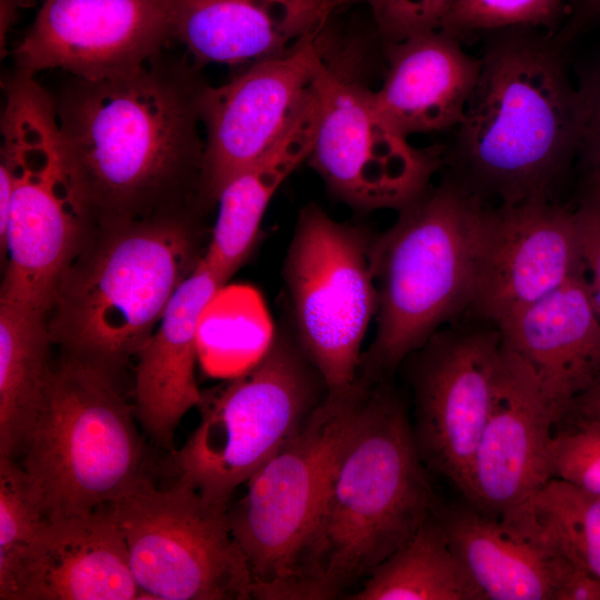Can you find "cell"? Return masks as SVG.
<instances>
[{"label": "cell", "mask_w": 600, "mask_h": 600, "mask_svg": "<svg viewBox=\"0 0 600 600\" xmlns=\"http://www.w3.org/2000/svg\"><path fill=\"white\" fill-rule=\"evenodd\" d=\"M200 67L164 51L113 78L52 94L80 198L96 227L201 209Z\"/></svg>", "instance_id": "6da1fadb"}, {"label": "cell", "mask_w": 600, "mask_h": 600, "mask_svg": "<svg viewBox=\"0 0 600 600\" xmlns=\"http://www.w3.org/2000/svg\"><path fill=\"white\" fill-rule=\"evenodd\" d=\"M359 380L293 599H332L368 578L439 502L390 379Z\"/></svg>", "instance_id": "7a4b0ae2"}, {"label": "cell", "mask_w": 600, "mask_h": 600, "mask_svg": "<svg viewBox=\"0 0 600 600\" xmlns=\"http://www.w3.org/2000/svg\"><path fill=\"white\" fill-rule=\"evenodd\" d=\"M532 29L492 31L456 127L452 179L486 203L551 199L579 148V89L559 49Z\"/></svg>", "instance_id": "3957f363"}, {"label": "cell", "mask_w": 600, "mask_h": 600, "mask_svg": "<svg viewBox=\"0 0 600 600\" xmlns=\"http://www.w3.org/2000/svg\"><path fill=\"white\" fill-rule=\"evenodd\" d=\"M203 254L192 211L96 227L57 284L47 314L52 343L118 371Z\"/></svg>", "instance_id": "277c9868"}, {"label": "cell", "mask_w": 600, "mask_h": 600, "mask_svg": "<svg viewBox=\"0 0 600 600\" xmlns=\"http://www.w3.org/2000/svg\"><path fill=\"white\" fill-rule=\"evenodd\" d=\"M488 203L454 179L429 188L372 237L376 333L359 373L390 379L443 326L469 312Z\"/></svg>", "instance_id": "5b68a950"}, {"label": "cell", "mask_w": 600, "mask_h": 600, "mask_svg": "<svg viewBox=\"0 0 600 600\" xmlns=\"http://www.w3.org/2000/svg\"><path fill=\"white\" fill-rule=\"evenodd\" d=\"M114 370L62 352L14 460L44 520L109 507L143 476L134 409Z\"/></svg>", "instance_id": "8992f818"}, {"label": "cell", "mask_w": 600, "mask_h": 600, "mask_svg": "<svg viewBox=\"0 0 600 600\" xmlns=\"http://www.w3.org/2000/svg\"><path fill=\"white\" fill-rule=\"evenodd\" d=\"M0 164L11 178L0 302L48 314L57 284L93 230L74 184L53 96L32 76L6 83Z\"/></svg>", "instance_id": "52a82bcc"}, {"label": "cell", "mask_w": 600, "mask_h": 600, "mask_svg": "<svg viewBox=\"0 0 600 600\" xmlns=\"http://www.w3.org/2000/svg\"><path fill=\"white\" fill-rule=\"evenodd\" d=\"M326 393L321 374L283 321L252 366L203 396L198 424L171 452L176 481L229 509L236 489L300 430Z\"/></svg>", "instance_id": "ba28073f"}, {"label": "cell", "mask_w": 600, "mask_h": 600, "mask_svg": "<svg viewBox=\"0 0 600 600\" xmlns=\"http://www.w3.org/2000/svg\"><path fill=\"white\" fill-rule=\"evenodd\" d=\"M360 388L327 392L300 430L248 480L228 509L251 576V598L292 599L336 456Z\"/></svg>", "instance_id": "9c48e42d"}, {"label": "cell", "mask_w": 600, "mask_h": 600, "mask_svg": "<svg viewBox=\"0 0 600 600\" xmlns=\"http://www.w3.org/2000/svg\"><path fill=\"white\" fill-rule=\"evenodd\" d=\"M372 237L310 203L299 212L283 261L291 327L329 393L357 382L361 344L377 313Z\"/></svg>", "instance_id": "30bf717a"}, {"label": "cell", "mask_w": 600, "mask_h": 600, "mask_svg": "<svg viewBox=\"0 0 600 600\" xmlns=\"http://www.w3.org/2000/svg\"><path fill=\"white\" fill-rule=\"evenodd\" d=\"M146 599H251V576L228 509L176 481L158 489L143 476L109 506Z\"/></svg>", "instance_id": "8fae6325"}, {"label": "cell", "mask_w": 600, "mask_h": 600, "mask_svg": "<svg viewBox=\"0 0 600 600\" xmlns=\"http://www.w3.org/2000/svg\"><path fill=\"white\" fill-rule=\"evenodd\" d=\"M334 58L318 78L319 119L307 161L351 208L399 211L429 188L441 150L409 143L382 114L373 90Z\"/></svg>", "instance_id": "7c38bea8"}, {"label": "cell", "mask_w": 600, "mask_h": 600, "mask_svg": "<svg viewBox=\"0 0 600 600\" xmlns=\"http://www.w3.org/2000/svg\"><path fill=\"white\" fill-rule=\"evenodd\" d=\"M472 318L442 327L406 359L414 401L412 430L422 461L462 497L503 351L499 328Z\"/></svg>", "instance_id": "4fadbf2b"}, {"label": "cell", "mask_w": 600, "mask_h": 600, "mask_svg": "<svg viewBox=\"0 0 600 600\" xmlns=\"http://www.w3.org/2000/svg\"><path fill=\"white\" fill-rule=\"evenodd\" d=\"M334 16L292 49L249 64L200 103L204 156L200 194L217 203L223 187L279 139L312 93L338 40Z\"/></svg>", "instance_id": "5bb4252c"}, {"label": "cell", "mask_w": 600, "mask_h": 600, "mask_svg": "<svg viewBox=\"0 0 600 600\" xmlns=\"http://www.w3.org/2000/svg\"><path fill=\"white\" fill-rule=\"evenodd\" d=\"M173 0H44L13 51L17 72L100 80L139 70L172 41Z\"/></svg>", "instance_id": "9a60e30c"}, {"label": "cell", "mask_w": 600, "mask_h": 600, "mask_svg": "<svg viewBox=\"0 0 600 600\" xmlns=\"http://www.w3.org/2000/svg\"><path fill=\"white\" fill-rule=\"evenodd\" d=\"M581 272L573 210L551 199L487 204L468 313L498 327Z\"/></svg>", "instance_id": "2e32d148"}, {"label": "cell", "mask_w": 600, "mask_h": 600, "mask_svg": "<svg viewBox=\"0 0 600 600\" xmlns=\"http://www.w3.org/2000/svg\"><path fill=\"white\" fill-rule=\"evenodd\" d=\"M556 422V412L533 371L503 346L490 411L462 499L498 519L522 509L551 479L548 451Z\"/></svg>", "instance_id": "e0dca14e"}, {"label": "cell", "mask_w": 600, "mask_h": 600, "mask_svg": "<svg viewBox=\"0 0 600 600\" xmlns=\"http://www.w3.org/2000/svg\"><path fill=\"white\" fill-rule=\"evenodd\" d=\"M1 600L146 599L110 509L44 520L21 554Z\"/></svg>", "instance_id": "ac0fdd59"}, {"label": "cell", "mask_w": 600, "mask_h": 600, "mask_svg": "<svg viewBox=\"0 0 600 600\" xmlns=\"http://www.w3.org/2000/svg\"><path fill=\"white\" fill-rule=\"evenodd\" d=\"M224 284L201 258L171 296L158 327L138 353L136 419L156 444L170 452L180 421L203 399L194 374L200 327Z\"/></svg>", "instance_id": "d6986e66"}, {"label": "cell", "mask_w": 600, "mask_h": 600, "mask_svg": "<svg viewBox=\"0 0 600 600\" xmlns=\"http://www.w3.org/2000/svg\"><path fill=\"white\" fill-rule=\"evenodd\" d=\"M538 378L557 421L600 384V319L583 272L498 326Z\"/></svg>", "instance_id": "ffe728a7"}, {"label": "cell", "mask_w": 600, "mask_h": 600, "mask_svg": "<svg viewBox=\"0 0 600 600\" xmlns=\"http://www.w3.org/2000/svg\"><path fill=\"white\" fill-rule=\"evenodd\" d=\"M350 4L349 0H173L171 36L200 68L251 64L292 49Z\"/></svg>", "instance_id": "44dd1931"}, {"label": "cell", "mask_w": 600, "mask_h": 600, "mask_svg": "<svg viewBox=\"0 0 600 600\" xmlns=\"http://www.w3.org/2000/svg\"><path fill=\"white\" fill-rule=\"evenodd\" d=\"M387 68L374 101L404 137L457 127L481 72L459 38L433 30L384 44Z\"/></svg>", "instance_id": "7402d4cb"}, {"label": "cell", "mask_w": 600, "mask_h": 600, "mask_svg": "<svg viewBox=\"0 0 600 600\" xmlns=\"http://www.w3.org/2000/svg\"><path fill=\"white\" fill-rule=\"evenodd\" d=\"M436 511L483 600H556L573 568L557 552L463 499Z\"/></svg>", "instance_id": "603a6c76"}, {"label": "cell", "mask_w": 600, "mask_h": 600, "mask_svg": "<svg viewBox=\"0 0 600 600\" xmlns=\"http://www.w3.org/2000/svg\"><path fill=\"white\" fill-rule=\"evenodd\" d=\"M319 119L317 86L273 146L221 190L202 261L228 281L252 253L264 212L284 180L308 160Z\"/></svg>", "instance_id": "cb8c5ba5"}, {"label": "cell", "mask_w": 600, "mask_h": 600, "mask_svg": "<svg viewBox=\"0 0 600 600\" xmlns=\"http://www.w3.org/2000/svg\"><path fill=\"white\" fill-rule=\"evenodd\" d=\"M47 314L0 302V456L14 458L51 372Z\"/></svg>", "instance_id": "d4e9b609"}, {"label": "cell", "mask_w": 600, "mask_h": 600, "mask_svg": "<svg viewBox=\"0 0 600 600\" xmlns=\"http://www.w3.org/2000/svg\"><path fill=\"white\" fill-rule=\"evenodd\" d=\"M351 600H483L434 509L364 580Z\"/></svg>", "instance_id": "484cf974"}, {"label": "cell", "mask_w": 600, "mask_h": 600, "mask_svg": "<svg viewBox=\"0 0 600 600\" xmlns=\"http://www.w3.org/2000/svg\"><path fill=\"white\" fill-rule=\"evenodd\" d=\"M508 521L561 556L600 578V496L550 479Z\"/></svg>", "instance_id": "4316f807"}, {"label": "cell", "mask_w": 600, "mask_h": 600, "mask_svg": "<svg viewBox=\"0 0 600 600\" xmlns=\"http://www.w3.org/2000/svg\"><path fill=\"white\" fill-rule=\"evenodd\" d=\"M568 0H453L440 27L457 38L474 31L550 28Z\"/></svg>", "instance_id": "83f0119b"}, {"label": "cell", "mask_w": 600, "mask_h": 600, "mask_svg": "<svg viewBox=\"0 0 600 600\" xmlns=\"http://www.w3.org/2000/svg\"><path fill=\"white\" fill-rule=\"evenodd\" d=\"M549 474L600 496V419L568 412L553 426Z\"/></svg>", "instance_id": "f1b7e54d"}, {"label": "cell", "mask_w": 600, "mask_h": 600, "mask_svg": "<svg viewBox=\"0 0 600 600\" xmlns=\"http://www.w3.org/2000/svg\"><path fill=\"white\" fill-rule=\"evenodd\" d=\"M43 521L22 469L14 459L0 456V587L8 582Z\"/></svg>", "instance_id": "f546056e"}, {"label": "cell", "mask_w": 600, "mask_h": 600, "mask_svg": "<svg viewBox=\"0 0 600 600\" xmlns=\"http://www.w3.org/2000/svg\"><path fill=\"white\" fill-rule=\"evenodd\" d=\"M367 7L381 43L440 29L453 0H349Z\"/></svg>", "instance_id": "4dcf8cb0"}, {"label": "cell", "mask_w": 600, "mask_h": 600, "mask_svg": "<svg viewBox=\"0 0 600 600\" xmlns=\"http://www.w3.org/2000/svg\"><path fill=\"white\" fill-rule=\"evenodd\" d=\"M574 211L583 274L600 319V179L588 174Z\"/></svg>", "instance_id": "1f68e13d"}, {"label": "cell", "mask_w": 600, "mask_h": 600, "mask_svg": "<svg viewBox=\"0 0 600 600\" xmlns=\"http://www.w3.org/2000/svg\"><path fill=\"white\" fill-rule=\"evenodd\" d=\"M581 99V132L579 148L588 174L600 179V63L579 88Z\"/></svg>", "instance_id": "d6a6232c"}, {"label": "cell", "mask_w": 600, "mask_h": 600, "mask_svg": "<svg viewBox=\"0 0 600 600\" xmlns=\"http://www.w3.org/2000/svg\"><path fill=\"white\" fill-rule=\"evenodd\" d=\"M556 600H600V578L573 567Z\"/></svg>", "instance_id": "836d02e7"}, {"label": "cell", "mask_w": 600, "mask_h": 600, "mask_svg": "<svg viewBox=\"0 0 600 600\" xmlns=\"http://www.w3.org/2000/svg\"><path fill=\"white\" fill-rule=\"evenodd\" d=\"M12 196V183L8 170L0 164V238L7 228Z\"/></svg>", "instance_id": "e575fe53"}, {"label": "cell", "mask_w": 600, "mask_h": 600, "mask_svg": "<svg viewBox=\"0 0 600 600\" xmlns=\"http://www.w3.org/2000/svg\"><path fill=\"white\" fill-rule=\"evenodd\" d=\"M568 412L600 419V384L576 400L566 413Z\"/></svg>", "instance_id": "d590c367"}, {"label": "cell", "mask_w": 600, "mask_h": 600, "mask_svg": "<svg viewBox=\"0 0 600 600\" xmlns=\"http://www.w3.org/2000/svg\"><path fill=\"white\" fill-rule=\"evenodd\" d=\"M576 18L586 20H600V0H572Z\"/></svg>", "instance_id": "8d00e7d4"}, {"label": "cell", "mask_w": 600, "mask_h": 600, "mask_svg": "<svg viewBox=\"0 0 600 600\" xmlns=\"http://www.w3.org/2000/svg\"><path fill=\"white\" fill-rule=\"evenodd\" d=\"M17 0H0V30L1 42L9 30L16 14Z\"/></svg>", "instance_id": "74e56055"}]
</instances>
